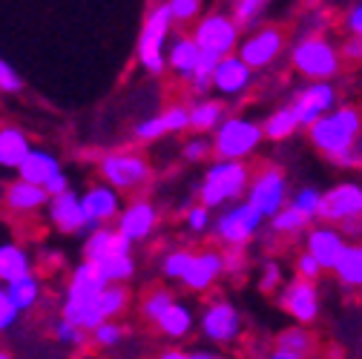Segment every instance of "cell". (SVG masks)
<instances>
[{
    "mask_svg": "<svg viewBox=\"0 0 362 359\" xmlns=\"http://www.w3.org/2000/svg\"><path fill=\"white\" fill-rule=\"evenodd\" d=\"M359 136H362V112L356 107L331 110L325 118H320V121L310 126L313 147L320 150V153H325L328 158L351 150Z\"/></svg>",
    "mask_w": 362,
    "mask_h": 359,
    "instance_id": "cell-1",
    "label": "cell"
},
{
    "mask_svg": "<svg viewBox=\"0 0 362 359\" xmlns=\"http://www.w3.org/2000/svg\"><path fill=\"white\" fill-rule=\"evenodd\" d=\"M250 187V170L245 161H216L207 167V175L199 187L202 207H224L228 201H239L247 196Z\"/></svg>",
    "mask_w": 362,
    "mask_h": 359,
    "instance_id": "cell-2",
    "label": "cell"
},
{
    "mask_svg": "<svg viewBox=\"0 0 362 359\" xmlns=\"http://www.w3.org/2000/svg\"><path fill=\"white\" fill-rule=\"evenodd\" d=\"M291 64L299 75H305V78H310V83H316V81H331L339 72L342 55L325 35L316 32V35H305L302 40L293 43Z\"/></svg>",
    "mask_w": 362,
    "mask_h": 359,
    "instance_id": "cell-3",
    "label": "cell"
},
{
    "mask_svg": "<svg viewBox=\"0 0 362 359\" xmlns=\"http://www.w3.org/2000/svg\"><path fill=\"white\" fill-rule=\"evenodd\" d=\"M262 139H264L262 124H256L250 118L230 115L221 121V126L216 129V136L210 141H213V155L218 161H245L247 155L256 153Z\"/></svg>",
    "mask_w": 362,
    "mask_h": 359,
    "instance_id": "cell-4",
    "label": "cell"
},
{
    "mask_svg": "<svg viewBox=\"0 0 362 359\" xmlns=\"http://www.w3.org/2000/svg\"><path fill=\"white\" fill-rule=\"evenodd\" d=\"M98 172L104 178V184L112 187L115 193H129V190H139L150 182L153 167L141 153L118 150L98 161Z\"/></svg>",
    "mask_w": 362,
    "mask_h": 359,
    "instance_id": "cell-5",
    "label": "cell"
},
{
    "mask_svg": "<svg viewBox=\"0 0 362 359\" xmlns=\"http://www.w3.org/2000/svg\"><path fill=\"white\" fill-rule=\"evenodd\" d=\"M173 29V18L167 4H156L150 6L144 23H141V35H139V64L153 72L161 75L164 72V47H167V37Z\"/></svg>",
    "mask_w": 362,
    "mask_h": 359,
    "instance_id": "cell-6",
    "label": "cell"
},
{
    "mask_svg": "<svg viewBox=\"0 0 362 359\" xmlns=\"http://www.w3.org/2000/svg\"><path fill=\"white\" fill-rule=\"evenodd\" d=\"M320 218L328 221V228L339 224L345 233L362 230V187L356 182H342L322 193Z\"/></svg>",
    "mask_w": 362,
    "mask_h": 359,
    "instance_id": "cell-7",
    "label": "cell"
},
{
    "mask_svg": "<svg viewBox=\"0 0 362 359\" xmlns=\"http://www.w3.org/2000/svg\"><path fill=\"white\" fill-rule=\"evenodd\" d=\"M193 40L199 43L202 52H210L216 58H228L236 55L239 40H242V29L236 26V20L224 12H210L204 18H199V23L193 26Z\"/></svg>",
    "mask_w": 362,
    "mask_h": 359,
    "instance_id": "cell-8",
    "label": "cell"
},
{
    "mask_svg": "<svg viewBox=\"0 0 362 359\" xmlns=\"http://www.w3.org/2000/svg\"><path fill=\"white\" fill-rule=\"evenodd\" d=\"M259 224H262V216L247 201H242V204H233V207L218 213V218L213 221V233L230 250H242L256 236Z\"/></svg>",
    "mask_w": 362,
    "mask_h": 359,
    "instance_id": "cell-9",
    "label": "cell"
},
{
    "mask_svg": "<svg viewBox=\"0 0 362 359\" xmlns=\"http://www.w3.org/2000/svg\"><path fill=\"white\" fill-rule=\"evenodd\" d=\"M247 204L262 216L274 218L282 207H288V182L279 167H264L256 178H250Z\"/></svg>",
    "mask_w": 362,
    "mask_h": 359,
    "instance_id": "cell-10",
    "label": "cell"
},
{
    "mask_svg": "<svg viewBox=\"0 0 362 359\" xmlns=\"http://www.w3.org/2000/svg\"><path fill=\"white\" fill-rule=\"evenodd\" d=\"M282 47H285V32L276 26H262V29H256L239 40L236 55L253 72V69H264V66L274 64L279 58Z\"/></svg>",
    "mask_w": 362,
    "mask_h": 359,
    "instance_id": "cell-11",
    "label": "cell"
},
{
    "mask_svg": "<svg viewBox=\"0 0 362 359\" xmlns=\"http://www.w3.org/2000/svg\"><path fill=\"white\" fill-rule=\"evenodd\" d=\"M299 126H313L320 118H325L331 110H337V86L331 81H316V83H308L302 86L293 104H291Z\"/></svg>",
    "mask_w": 362,
    "mask_h": 359,
    "instance_id": "cell-12",
    "label": "cell"
},
{
    "mask_svg": "<svg viewBox=\"0 0 362 359\" xmlns=\"http://www.w3.org/2000/svg\"><path fill=\"white\" fill-rule=\"evenodd\" d=\"M199 328H202L204 339H210L216 345H230L242 334V317L228 299H216L202 310Z\"/></svg>",
    "mask_w": 362,
    "mask_h": 359,
    "instance_id": "cell-13",
    "label": "cell"
},
{
    "mask_svg": "<svg viewBox=\"0 0 362 359\" xmlns=\"http://www.w3.org/2000/svg\"><path fill=\"white\" fill-rule=\"evenodd\" d=\"M81 207L86 216V230L93 233L121 216V196L107 184H93L81 196Z\"/></svg>",
    "mask_w": 362,
    "mask_h": 359,
    "instance_id": "cell-14",
    "label": "cell"
},
{
    "mask_svg": "<svg viewBox=\"0 0 362 359\" xmlns=\"http://www.w3.org/2000/svg\"><path fill=\"white\" fill-rule=\"evenodd\" d=\"M115 224H118L115 230L129 242H144L158 228V210L150 199H135L127 207H121V216L115 218Z\"/></svg>",
    "mask_w": 362,
    "mask_h": 359,
    "instance_id": "cell-15",
    "label": "cell"
},
{
    "mask_svg": "<svg viewBox=\"0 0 362 359\" xmlns=\"http://www.w3.org/2000/svg\"><path fill=\"white\" fill-rule=\"evenodd\" d=\"M279 305H282V310L291 313V317L299 325H308V322L316 319V313H320V293H316V285L313 282L293 279V282H288L282 288Z\"/></svg>",
    "mask_w": 362,
    "mask_h": 359,
    "instance_id": "cell-16",
    "label": "cell"
},
{
    "mask_svg": "<svg viewBox=\"0 0 362 359\" xmlns=\"http://www.w3.org/2000/svg\"><path fill=\"white\" fill-rule=\"evenodd\" d=\"M305 253L322 267V271H334V264L339 261L342 250L348 247L345 236L339 228H328V224H320L308 233V242H305Z\"/></svg>",
    "mask_w": 362,
    "mask_h": 359,
    "instance_id": "cell-17",
    "label": "cell"
},
{
    "mask_svg": "<svg viewBox=\"0 0 362 359\" xmlns=\"http://www.w3.org/2000/svg\"><path fill=\"white\" fill-rule=\"evenodd\" d=\"M250 81H253V72L242 64L239 55L221 58L216 72H213V89H216V93H221L224 98H236V95L247 93Z\"/></svg>",
    "mask_w": 362,
    "mask_h": 359,
    "instance_id": "cell-18",
    "label": "cell"
},
{
    "mask_svg": "<svg viewBox=\"0 0 362 359\" xmlns=\"http://www.w3.org/2000/svg\"><path fill=\"white\" fill-rule=\"evenodd\" d=\"M129 247L132 242L127 236H121L118 230L112 228H98L86 236V245H83V261L89 264H101L112 256H129Z\"/></svg>",
    "mask_w": 362,
    "mask_h": 359,
    "instance_id": "cell-19",
    "label": "cell"
},
{
    "mask_svg": "<svg viewBox=\"0 0 362 359\" xmlns=\"http://www.w3.org/2000/svg\"><path fill=\"white\" fill-rule=\"evenodd\" d=\"M107 288V279L101 276V271L95 264L89 261H81L75 271H72V279H69V290H66V302L64 305H89L101 296V290Z\"/></svg>",
    "mask_w": 362,
    "mask_h": 359,
    "instance_id": "cell-20",
    "label": "cell"
},
{
    "mask_svg": "<svg viewBox=\"0 0 362 359\" xmlns=\"http://www.w3.org/2000/svg\"><path fill=\"white\" fill-rule=\"evenodd\" d=\"M221 273H224L221 250H202V253H193V261L187 267L185 279H181V285L190 290H207L218 282Z\"/></svg>",
    "mask_w": 362,
    "mask_h": 359,
    "instance_id": "cell-21",
    "label": "cell"
},
{
    "mask_svg": "<svg viewBox=\"0 0 362 359\" xmlns=\"http://www.w3.org/2000/svg\"><path fill=\"white\" fill-rule=\"evenodd\" d=\"M58 172H61L58 155L49 153V150H37V147H32L29 155L23 158V164L18 167L21 182L35 184V187H47V182H49V178H55Z\"/></svg>",
    "mask_w": 362,
    "mask_h": 359,
    "instance_id": "cell-22",
    "label": "cell"
},
{
    "mask_svg": "<svg viewBox=\"0 0 362 359\" xmlns=\"http://www.w3.org/2000/svg\"><path fill=\"white\" fill-rule=\"evenodd\" d=\"M49 218L61 233L86 230V216H83V207H81V196L72 193V190L66 196H58V199L49 201Z\"/></svg>",
    "mask_w": 362,
    "mask_h": 359,
    "instance_id": "cell-23",
    "label": "cell"
},
{
    "mask_svg": "<svg viewBox=\"0 0 362 359\" xmlns=\"http://www.w3.org/2000/svg\"><path fill=\"white\" fill-rule=\"evenodd\" d=\"M199 61H202V49H199V43L193 40V35H178V37L170 43L167 55H164V64H167L175 75H181V78H190V75L196 72Z\"/></svg>",
    "mask_w": 362,
    "mask_h": 359,
    "instance_id": "cell-24",
    "label": "cell"
},
{
    "mask_svg": "<svg viewBox=\"0 0 362 359\" xmlns=\"http://www.w3.org/2000/svg\"><path fill=\"white\" fill-rule=\"evenodd\" d=\"M4 204H6V210L18 213V216H26V213L40 210L43 204H49V196H47V190H43V187L26 184V182H21V178H18V182H12L6 187Z\"/></svg>",
    "mask_w": 362,
    "mask_h": 359,
    "instance_id": "cell-25",
    "label": "cell"
},
{
    "mask_svg": "<svg viewBox=\"0 0 362 359\" xmlns=\"http://www.w3.org/2000/svg\"><path fill=\"white\" fill-rule=\"evenodd\" d=\"M32 144L29 136L21 126H0V167L4 170H18L23 164V158L29 155Z\"/></svg>",
    "mask_w": 362,
    "mask_h": 359,
    "instance_id": "cell-26",
    "label": "cell"
},
{
    "mask_svg": "<svg viewBox=\"0 0 362 359\" xmlns=\"http://www.w3.org/2000/svg\"><path fill=\"white\" fill-rule=\"evenodd\" d=\"M29 273H32L29 253L15 242L0 245V282L12 285V282H18V279H23Z\"/></svg>",
    "mask_w": 362,
    "mask_h": 359,
    "instance_id": "cell-27",
    "label": "cell"
},
{
    "mask_svg": "<svg viewBox=\"0 0 362 359\" xmlns=\"http://www.w3.org/2000/svg\"><path fill=\"white\" fill-rule=\"evenodd\" d=\"M224 104L213 101V98H199L193 107H187V118H190V129L196 132H216L224 121Z\"/></svg>",
    "mask_w": 362,
    "mask_h": 359,
    "instance_id": "cell-28",
    "label": "cell"
},
{
    "mask_svg": "<svg viewBox=\"0 0 362 359\" xmlns=\"http://www.w3.org/2000/svg\"><path fill=\"white\" fill-rule=\"evenodd\" d=\"M156 328L170 339H185L193 331V310L185 302H173V307L156 322Z\"/></svg>",
    "mask_w": 362,
    "mask_h": 359,
    "instance_id": "cell-29",
    "label": "cell"
},
{
    "mask_svg": "<svg viewBox=\"0 0 362 359\" xmlns=\"http://www.w3.org/2000/svg\"><path fill=\"white\" fill-rule=\"evenodd\" d=\"M334 273L345 288H362V245H348L342 250Z\"/></svg>",
    "mask_w": 362,
    "mask_h": 359,
    "instance_id": "cell-30",
    "label": "cell"
},
{
    "mask_svg": "<svg viewBox=\"0 0 362 359\" xmlns=\"http://www.w3.org/2000/svg\"><path fill=\"white\" fill-rule=\"evenodd\" d=\"M296 129H299V121H296L293 110L291 107H279L274 115L262 124V136L270 139V141H285V139L293 136Z\"/></svg>",
    "mask_w": 362,
    "mask_h": 359,
    "instance_id": "cell-31",
    "label": "cell"
},
{
    "mask_svg": "<svg viewBox=\"0 0 362 359\" xmlns=\"http://www.w3.org/2000/svg\"><path fill=\"white\" fill-rule=\"evenodd\" d=\"M95 305H98V313L104 322H115V317H121L129 307V290L124 285H107Z\"/></svg>",
    "mask_w": 362,
    "mask_h": 359,
    "instance_id": "cell-32",
    "label": "cell"
},
{
    "mask_svg": "<svg viewBox=\"0 0 362 359\" xmlns=\"http://www.w3.org/2000/svg\"><path fill=\"white\" fill-rule=\"evenodd\" d=\"M6 293H9V299L15 302L18 310H32L37 305V299H40V282L29 273V276L6 285Z\"/></svg>",
    "mask_w": 362,
    "mask_h": 359,
    "instance_id": "cell-33",
    "label": "cell"
},
{
    "mask_svg": "<svg viewBox=\"0 0 362 359\" xmlns=\"http://www.w3.org/2000/svg\"><path fill=\"white\" fill-rule=\"evenodd\" d=\"M173 302H175V296H173V290H167V288H158V290H150L144 299H141V317L147 319V322H158L164 313L173 307Z\"/></svg>",
    "mask_w": 362,
    "mask_h": 359,
    "instance_id": "cell-34",
    "label": "cell"
},
{
    "mask_svg": "<svg viewBox=\"0 0 362 359\" xmlns=\"http://www.w3.org/2000/svg\"><path fill=\"white\" fill-rule=\"evenodd\" d=\"M95 267L107 279V285H124L135 271V261H132V253H129V256H112V259H107V261H101Z\"/></svg>",
    "mask_w": 362,
    "mask_h": 359,
    "instance_id": "cell-35",
    "label": "cell"
},
{
    "mask_svg": "<svg viewBox=\"0 0 362 359\" xmlns=\"http://www.w3.org/2000/svg\"><path fill=\"white\" fill-rule=\"evenodd\" d=\"M276 348L288 351V353H296V356H305V353L313 351V336L302 325H296V328H288L276 336Z\"/></svg>",
    "mask_w": 362,
    "mask_h": 359,
    "instance_id": "cell-36",
    "label": "cell"
},
{
    "mask_svg": "<svg viewBox=\"0 0 362 359\" xmlns=\"http://www.w3.org/2000/svg\"><path fill=\"white\" fill-rule=\"evenodd\" d=\"M267 12V4L264 0H236L230 6V18L236 20L239 29H250L262 20V15Z\"/></svg>",
    "mask_w": 362,
    "mask_h": 359,
    "instance_id": "cell-37",
    "label": "cell"
},
{
    "mask_svg": "<svg viewBox=\"0 0 362 359\" xmlns=\"http://www.w3.org/2000/svg\"><path fill=\"white\" fill-rule=\"evenodd\" d=\"M218 61H221V58H216V55H210V52H202V61H199L196 72L187 78V81H190V89H193L196 95H207L210 89H213V72H216Z\"/></svg>",
    "mask_w": 362,
    "mask_h": 359,
    "instance_id": "cell-38",
    "label": "cell"
},
{
    "mask_svg": "<svg viewBox=\"0 0 362 359\" xmlns=\"http://www.w3.org/2000/svg\"><path fill=\"white\" fill-rule=\"evenodd\" d=\"M270 228H274L276 233H285V236H293V233H302L308 228V218L302 213H296L291 204L282 207L274 218H270Z\"/></svg>",
    "mask_w": 362,
    "mask_h": 359,
    "instance_id": "cell-39",
    "label": "cell"
},
{
    "mask_svg": "<svg viewBox=\"0 0 362 359\" xmlns=\"http://www.w3.org/2000/svg\"><path fill=\"white\" fill-rule=\"evenodd\" d=\"M296 213H302L308 221L310 218H316L320 216V204H322V193L320 190H313V187H302V190H296V196L288 201Z\"/></svg>",
    "mask_w": 362,
    "mask_h": 359,
    "instance_id": "cell-40",
    "label": "cell"
},
{
    "mask_svg": "<svg viewBox=\"0 0 362 359\" xmlns=\"http://www.w3.org/2000/svg\"><path fill=\"white\" fill-rule=\"evenodd\" d=\"M190 261H193V253L190 250H170L164 259H161V273L167 276V279H185V273H187V267H190Z\"/></svg>",
    "mask_w": 362,
    "mask_h": 359,
    "instance_id": "cell-41",
    "label": "cell"
},
{
    "mask_svg": "<svg viewBox=\"0 0 362 359\" xmlns=\"http://www.w3.org/2000/svg\"><path fill=\"white\" fill-rule=\"evenodd\" d=\"M173 23H193L202 15V4L199 0H170L167 4Z\"/></svg>",
    "mask_w": 362,
    "mask_h": 359,
    "instance_id": "cell-42",
    "label": "cell"
},
{
    "mask_svg": "<svg viewBox=\"0 0 362 359\" xmlns=\"http://www.w3.org/2000/svg\"><path fill=\"white\" fill-rule=\"evenodd\" d=\"M161 121L167 126V136L170 132H185L190 129V118H187V107H181V104H173L161 112Z\"/></svg>",
    "mask_w": 362,
    "mask_h": 359,
    "instance_id": "cell-43",
    "label": "cell"
},
{
    "mask_svg": "<svg viewBox=\"0 0 362 359\" xmlns=\"http://www.w3.org/2000/svg\"><path fill=\"white\" fill-rule=\"evenodd\" d=\"M124 325H118V322H104V325H98L95 331H93V342L95 345H101V348H112V345H118L121 339H124Z\"/></svg>",
    "mask_w": 362,
    "mask_h": 359,
    "instance_id": "cell-44",
    "label": "cell"
},
{
    "mask_svg": "<svg viewBox=\"0 0 362 359\" xmlns=\"http://www.w3.org/2000/svg\"><path fill=\"white\" fill-rule=\"evenodd\" d=\"M181 153H185L187 161H204L207 155H213V141L207 136H193Z\"/></svg>",
    "mask_w": 362,
    "mask_h": 359,
    "instance_id": "cell-45",
    "label": "cell"
},
{
    "mask_svg": "<svg viewBox=\"0 0 362 359\" xmlns=\"http://www.w3.org/2000/svg\"><path fill=\"white\" fill-rule=\"evenodd\" d=\"M161 136H167V126H164L161 115L147 118V121H141L139 126H135V139H139V141H156Z\"/></svg>",
    "mask_w": 362,
    "mask_h": 359,
    "instance_id": "cell-46",
    "label": "cell"
},
{
    "mask_svg": "<svg viewBox=\"0 0 362 359\" xmlns=\"http://www.w3.org/2000/svg\"><path fill=\"white\" fill-rule=\"evenodd\" d=\"M18 317H21V310H18L15 302L9 299L6 288H0V334L9 331V328L18 322Z\"/></svg>",
    "mask_w": 362,
    "mask_h": 359,
    "instance_id": "cell-47",
    "label": "cell"
},
{
    "mask_svg": "<svg viewBox=\"0 0 362 359\" xmlns=\"http://www.w3.org/2000/svg\"><path fill=\"white\" fill-rule=\"evenodd\" d=\"M21 89H23L21 75L12 69V64H6L4 58H0V93L15 95V93H21Z\"/></svg>",
    "mask_w": 362,
    "mask_h": 359,
    "instance_id": "cell-48",
    "label": "cell"
},
{
    "mask_svg": "<svg viewBox=\"0 0 362 359\" xmlns=\"http://www.w3.org/2000/svg\"><path fill=\"white\" fill-rule=\"evenodd\" d=\"M185 224L193 230V233H202V230H207L210 228V210L207 207H202V204H196V207H190L187 213H185Z\"/></svg>",
    "mask_w": 362,
    "mask_h": 359,
    "instance_id": "cell-49",
    "label": "cell"
},
{
    "mask_svg": "<svg viewBox=\"0 0 362 359\" xmlns=\"http://www.w3.org/2000/svg\"><path fill=\"white\" fill-rule=\"evenodd\" d=\"M279 282H282V267H279L276 261H267V264L262 267V279H259V288H262L264 293H274V290L279 288Z\"/></svg>",
    "mask_w": 362,
    "mask_h": 359,
    "instance_id": "cell-50",
    "label": "cell"
},
{
    "mask_svg": "<svg viewBox=\"0 0 362 359\" xmlns=\"http://www.w3.org/2000/svg\"><path fill=\"white\" fill-rule=\"evenodd\" d=\"M55 336H58V342H64V345H83V342H86V334L78 331L75 325L64 322V319L55 325Z\"/></svg>",
    "mask_w": 362,
    "mask_h": 359,
    "instance_id": "cell-51",
    "label": "cell"
},
{
    "mask_svg": "<svg viewBox=\"0 0 362 359\" xmlns=\"http://www.w3.org/2000/svg\"><path fill=\"white\" fill-rule=\"evenodd\" d=\"M331 161H334V164H339V167H348V170H356V167H362V136L356 139V144H354L351 150H345V153L334 155Z\"/></svg>",
    "mask_w": 362,
    "mask_h": 359,
    "instance_id": "cell-52",
    "label": "cell"
},
{
    "mask_svg": "<svg viewBox=\"0 0 362 359\" xmlns=\"http://www.w3.org/2000/svg\"><path fill=\"white\" fill-rule=\"evenodd\" d=\"M320 273H322V267L316 264L308 253H302V256L296 259V279H302V282H313Z\"/></svg>",
    "mask_w": 362,
    "mask_h": 359,
    "instance_id": "cell-53",
    "label": "cell"
},
{
    "mask_svg": "<svg viewBox=\"0 0 362 359\" xmlns=\"http://www.w3.org/2000/svg\"><path fill=\"white\" fill-rule=\"evenodd\" d=\"M345 26H348V32H351L356 40H362V4H354V6L348 9Z\"/></svg>",
    "mask_w": 362,
    "mask_h": 359,
    "instance_id": "cell-54",
    "label": "cell"
},
{
    "mask_svg": "<svg viewBox=\"0 0 362 359\" xmlns=\"http://www.w3.org/2000/svg\"><path fill=\"white\" fill-rule=\"evenodd\" d=\"M43 190H47L49 201H52V199H58V196H66V193H69V178H66L64 172H58L55 178H49L47 187H43Z\"/></svg>",
    "mask_w": 362,
    "mask_h": 359,
    "instance_id": "cell-55",
    "label": "cell"
},
{
    "mask_svg": "<svg viewBox=\"0 0 362 359\" xmlns=\"http://www.w3.org/2000/svg\"><path fill=\"white\" fill-rule=\"evenodd\" d=\"M221 259H224V273H239V271H245V256H242V250H224L221 253Z\"/></svg>",
    "mask_w": 362,
    "mask_h": 359,
    "instance_id": "cell-56",
    "label": "cell"
},
{
    "mask_svg": "<svg viewBox=\"0 0 362 359\" xmlns=\"http://www.w3.org/2000/svg\"><path fill=\"white\" fill-rule=\"evenodd\" d=\"M342 55H345V61H354V64H359V61H362V40H356V37L345 40Z\"/></svg>",
    "mask_w": 362,
    "mask_h": 359,
    "instance_id": "cell-57",
    "label": "cell"
},
{
    "mask_svg": "<svg viewBox=\"0 0 362 359\" xmlns=\"http://www.w3.org/2000/svg\"><path fill=\"white\" fill-rule=\"evenodd\" d=\"M158 359H190V353L181 351V348H167V351L158 353Z\"/></svg>",
    "mask_w": 362,
    "mask_h": 359,
    "instance_id": "cell-58",
    "label": "cell"
},
{
    "mask_svg": "<svg viewBox=\"0 0 362 359\" xmlns=\"http://www.w3.org/2000/svg\"><path fill=\"white\" fill-rule=\"evenodd\" d=\"M190 359H224V356H218V353H213V351H193Z\"/></svg>",
    "mask_w": 362,
    "mask_h": 359,
    "instance_id": "cell-59",
    "label": "cell"
},
{
    "mask_svg": "<svg viewBox=\"0 0 362 359\" xmlns=\"http://www.w3.org/2000/svg\"><path fill=\"white\" fill-rule=\"evenodd\" d=\"M267 359H305V356H296V353H288V351H279V348H276Z\"/></svg>",
    "mask_w": 362,
    "mask_h": 359,
    "instance_id": "cell-60",
    "label": "cell"
},
{
    "mask_svg": "<svg viewBox=\"0 0 362 359\" xmlns=\"http://www.w3.org/2000/svg\"><path fill=\"white\" fill-rule=\"evenodd\" d=\"M0 359H12V356H9L6 351H0Z\"/></svg>",
    "mask_w": 362,
    "mask_h": 359,
    "instance_id": "cell-61",
    "label": "cell"
}]
</instances>
